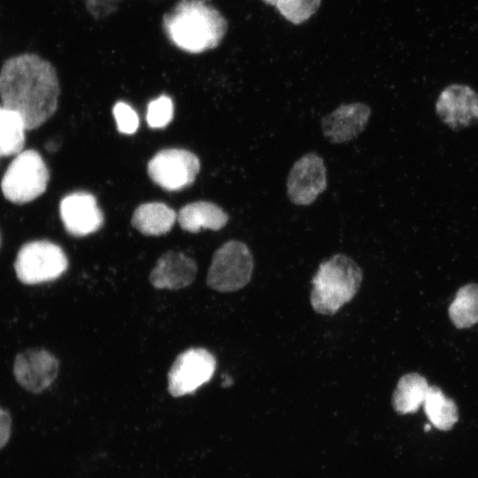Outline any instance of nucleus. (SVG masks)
Wrapping results in <instances>:
<instances>
[{"mask_svg": "<svg viewBox=\"0 0 478 478\" xmlns=\"http://www.w3.org/2000/svg\"><path fill=\"white\" fill-rule=\"evenodd\" d=\"M59 92L56 69L37 55L12 58L1 69L3 105L21 117L27 130L41 127L55 113Z\"/></svg>", "mask_w": 478, "mask_h": 478, "instance_id": "nucleus-1", "label": "nucleus"}, {"mask_svg": "<svg viewBox=\"0 0 478 478\" xmlns=\"http://www.w3.org/2000/svg\"><path fill=\"white\" fill-rule=\"evenodd\" d=\"M162 27L173 45L192 54L218 47L228 28L226 18L207 0H180L163 16Z\"/></svg>", "mask_w": 478, "mask_h": 478, "instance_id": "nucleus-2", "label": "nucleus"}, {"mask_svg": "<svg viewBox=\"0 0 478 478\" xmlns=\"http://www.w3.org/2000/svg\"><path fill=\"white\" fill-rule=\"evenodd\" d=\"M363 279L359 266L344 254H335L321 262L312 279L311 305L320 314L332 315L350 302Z\"/></svg>", "mask_w": 478, "mask_h": 478, "instance_id": "nucleus-3", "label": "nucleus"}, {"mask_svg": "<svg viewBox=\"0 0 478 478\" xmlns=\"http://www.w3.org/2000/svg\"><path fill=\"white\" fill-rule=\"evenodd\" d=\"M50 174L42 156L34 150L17 154L1 181L6 199L12 203L30 202L46 189Z\"/></svg>", "mask_w": 478, "mask_h": 478, "instance_id": "nucleus-4", "label": "nucleus"}, {"mask_svg": "<svg viewBox=\"0 0 478 478\" xmlns=\"http://www.w3.org/2000/svg\"><path fill=\"white\" fill-rule=\"evenodd\" d=\"M253 258L249 247L238 240H229L215 251L206 283L219 292H233L246 286L253 272Z\"/></svg>", "mask_w": 478, "mask_h": 478, "instance_id": "nucleus-5", "label": "nucleus"}, {"mask_svg": "<svg viewBox=\"0 0 478 478\" xmlns=\"http://www.w3.org/2000/svg\"><path fill=\"white\" fill-rule=\"evenodd\" d=\"M67 266L68 260L62 248L49 241L24 244L14 261L17 278L27 285L54 281Z\"/></svg>", "mask_w": 478, "mask_h": 478, "instance_id": "nucleus-6", "label": "nucleus"}, {"mask_svg": "<svg viewBox=\"0 0 478 478\" xmlns=\"http://www.w3.org/2000/svg\"><path fill=\"white\" fill-rule=\"evenodd\" d=\"M215 357L204 348H189L174 359L167 374V389L174 397L195 392L216 369Z\"/></svg>", "mask_w": 478, "mask_h": 478, "instance_id": "nucleus-7", "label": "nucleus"}, {"mask_svg": "<svg viewBox=\"0 0 478 478\" xmlns=\"http://www.w3.org/2000/svg\"><path fill=\"white\" fill-rule=\"evenodd\" d=\"M200 170L197 155L183 149H165L148 162L147 172L153 182L168 191L191 185Z\"/></svg>", "mask_w": 478, "mask_h": 478, "instance_id": "nucleus-8", "label": "nucleus"}, {"mask_svg": "<svg viewBox=\"0 0 478 478\" xmlns=\"http://www.w3.org/2000/svg\"><path fill=\"white\" fill-rule=\"evenodd\" d=\"M328 186L327 168L323 158L315 152L299 158L287 177V195L296 205H310Z\"/></svg>", "mask_w": 478, "mask_h": 478, "instance_id": "nucleus-9", "label": "nucleus"}, {"mask_svg": "<svg viewBox=\"0 0 478 478\" xmlns=\"http://www.w3.org/2000/svg\"><path fill=\"white\" fill-rule=\"evenodd\" d=\"M59 370L58 358L46 350L29 349L14 359L13 374L17 382L31 393H40L56 380Z\"/></svg>", "mask_w": 478, "mask_h": 478, "instance_id": "nucleus-10", "label": "nucleus"}, {"mask_svg": "<svg viewBox=\"0 0 478 478\" xmlns=\"http://www.w3.org/2000/svg\"><path fill=\"white\" fill-rule=\"evenodd\" d=\"M440 120L458 131L478 120V94L465 84H451L444 88L436 103Z\"/></svg>", "mask_w": 478, "mask_h": 478, "instance_id": "nucleus-11", "label": "nucleus"}, {"mask_svg": "<svg viewBox=\"0 0 478 478\" xmlns=\"http://www.w3.org/2000/svg\"><path fill=\"white\" fill-rule=\"evenodd\" d=\"M59 213L66 230L74 236L96 232L104 224V215L96 197L88 192H74L60 202Z\"/></svg>", "mask_w": 478, "mask_h": 478, "instance_id": "nucleus-12", "label": "nucleus"}, {"mask_svg": "<svg viewBox=\"0 0 478 478\" xmlns=\"http://www.w3.org/2000/svg\"><path fill=\"white\" fill-rule=\"evenodd\" d=\"M371 115L370 107L364 103L343 104L321 120L324 137L339 144L356 138L366 128Z\"/></svg>", "mask_w": 478, "mask_h": 478, "instance_id": "nucleus-13", "label": "nucleus"}, {"mask_svg": "<svg viewBox=\"0 0 478 478\" xmlns=\"http://www.w3.org/2000/svg\"><path fill=\"white\" fill-rule=\"evenodd\" d=\"M196 261L182 252L169 251L157 261L150 274V282L156 289H180L196 278Z\"/></svg>", "mask_w": 478, "mask_h": 478, "instance_id": "nucleus-14", "label": "nucleus"}, {"mask_svg": "<svg viewBox=\"0 0 478 478\" xmlns=\"http://www.w3.org/2000/svg\"><path fill=\"white\" fill-rule=\"evenodd\" d=\"M229 220L228 214L218 204L209 201H196L183 206L177 213L181 227L190 233L201 229L218 231Z\"/></svg>", "mask_w": 478, "mask_h": 478, "instance_id": "nucleus-15", "label": "nucleus"}, {"mask_svg": "<svg viewBox=\"0 0 478 478\" xmlns=\"http://www.w3.org/2000/svg\"><path fill=\"white\" fill-rule=\"evenodd\" d=\"M177 220V213L167 204L150 202L135 210L131 223L144 235L158 236L168 233Z\"/></svg>", "mask_w": 478, "mask_h": 478, "instance_id": "nucleus-16", "label": "nucleus"}, {"mask_svg": "<svg viewBox=\"0 0 478 478\" xmlns=\"http://www.w3.org/2000/svg\"><path fill=\"white\" fill-rule=\"evenodd\" d=\"M428 388L426 378L419 374L403 375L393 393L394 410L401 415L417 412L425 401Z\"/></svg>", "mask_w": 478, "mask_h": 478, "instance_id": "nucleus-17", "label": "nucleus"}, {"mask_svg": "<svg viewBox=\"0 0 478 478\" xmlns=\"http://www.w3.org/2000/svg\"><path fill=\"white\" fill-rule=\"evenodd\" d=\"M423 405L427 417L439 430H451L459 420L455 402L436 386H429Z\"/></svg>", "mask_w": 478, "mask_h": 478, "instance_id": "nucleus-18", "label": "nucleus"}, {"mask_svg": "<svg viewBox=\"0 0 478 478\" xmlns=\"http://www.w3.org/2000/svg\"><path fill=\"white\" fill-rule=\"evenodd\" d=\"M25 124L14 111L0 105V156L17 155L25 143Z\"/></svg>", "mask_w": 478, "mask_h": 478, "instance_id": "nucleus-19", "label": "nucleus"}, {"mask_svg": "<svg viewBox=\"0 0 478 478\" xmlns=\"http://www.w3.org/2000/svg\"><path fill=\"white\" fill-rule=\"evenodd\" d=\"M449 317L457 328H466L478 322V285L461 287L449 306Z\"/></svg>", "mask_w": 478, "mask_h": 478, "instance_id": "nucleus-20", "label": "nucleus"}, {"mask_svg": "<svg viewBox=\"0 0 478 478\" xmlns=\"http://www.w3.org/2000/svg\"><path fill=\"white\" fill-rule=\"evenodd\" d=\"M273 5L289 22L299 25L308 20L320 6L321 0H262Z\"/></svg>", "mask_w": 478, "mask_h": 478, "instance_id": "nucleus-21", "label": "nucleus"}, {"mask_svg": "<svg viewBox=\"0 0 478 478\" xmlns=\"http://www.w3.org/2000/svg\"><path fill=\"white\" fill-rule=\"evenodd\" d=\"M173 103L166 95H161L151 100L147 108L146 120L151 128H163L173 118Z\"/></svg>", "mask_w": 478, "mask_h": 478, "instance_id": "nucleus-22", "label": "nucleus"}, {"mask_svg": "<svg viewBox=\"0 0 478 478\" xmlns=\"http://www.w3.org/2000/svg\"><path fill=\"white\" fill-rule=\"evenodd\" d=\"M112 114L119 132L132 135L138 129L139 117L128 104L117 102L113 106Z\"/></svg>", "mask_w": 478, "mask_h": 478, "instance_id": "nucleus-23", "label": "nucleus"}, {"mask_svg": "<svg viewBox=\"0 0 478 478\" xmlns=\"http://www.w3.org/2000/svg\"><path fill=\"white\" fill-rule=\"evenodd\" d=\"M121 0H85L88 12L96 19H104L114 13Z\"/></svg>", "mask_w": 478, "mask_h": 478, "instance_id": "nucleus-24", "label": "nucleus"}, {"mask_svg": "<svg viewBox=\"0 0 478 478\" xmlns=\"http://www.w3.org/2000/svg\"><path fill=\"white\" fill-rule=\"evenodd\" d=\"M12 430V420L10 414L0 408V449L9 441Z\"/></svg>", "mask_w": 478, "mask_h": 478, "instance_id": "nucleus-25", "label": "nucleus"}, {"mask_svg": "<svg viewBox=\"0 0 478 478\" xmlns=\"http://www.w3.org/2000/svg\"><path fill=\"white\" fill-rule=\"evenodd\" d=\"M232 384V380L231 378L229 377H226L225 380L223 381V383H222V386L223 387H228Z\"/></svg>", "mask_w": 478, "mask_h": 478, "instance_id": "nucleus-26", "label": "nucleus"}]
</instances>
